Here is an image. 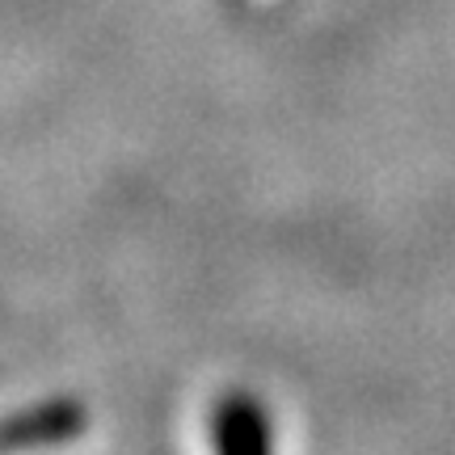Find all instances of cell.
Instances as JSON below:
<instances>
[{"mask_svg":"<svg viewBox=\"0 0 455 455\" xmlns=\"http://www.w3.org/2000/svg\"><path fill=\"white\" fill-rule=\"evenodd\" d=\"M84 430V405L72 396H55L43 405H30L0 422V447H47L64 443Z\"/></svg>","mask_w":455,"mask_h":455,"instance_id":"1","label":"cell"},{"mask_svg":"<svg viewBox=\"0 0 455 455\" xmlns=\"http://www.w3.org/2000/svg\"><path fill=\"white\" fill-rule=\"evenodd\" d=\"M212 439L224 447V451H266L270 447V426H266V413L261 405L244 401V396H232L220 405L212 426Z\"/></svg>","mask_w":455,"mask_h":455,"instance_id":"2","label":"cell"}]
</instances>
